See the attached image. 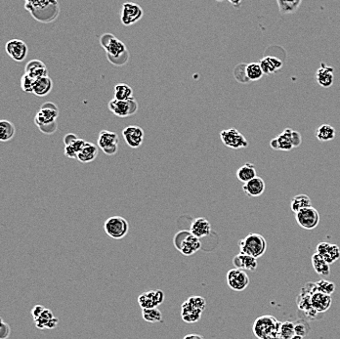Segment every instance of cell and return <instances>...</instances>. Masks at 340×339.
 <instances>
[{
    "mask_svg": "<svg viewBox=\"0 0 340 339\" xmlns=\"http://www.w3.org/2000/svg\"><path fill=\"white\" fill-rule=\"evenodd\" d=\"M25 9L30 12L37 22L50 23L54 22L60 13V5L56 0H27Z\"/></svg>",
    "mask_w": 340,
    "mask_h": 339,
    "instance_id": "1",
    "label": "cell"
},
{
    "mask_svg": "<svg viewBox=\"0 0 340 339\" xmlns=\"http://www.w3.org/2000/svg\"><path fill=\"white\" fill-rule=\"evenodd\" d=\"M100 44L106 51L108 60L114 66H124L127 63L129 59L128 50L125 43L113 34H103L100 37Z\"/></svg>",
    "mask_w": 340,
    "mask_h": 339,
    "instance_id": "2",
    "label": "cell"
},
{
    "mask_svg": "<svg viewBox=\"0 0 340 339\" xmlns=\"http://www.w3.org/2000/svg\"><path fill=\"white\" fill-rule=\"evenodd\" d=\"M59 116V109L53 102L43 104L40 110L35 114L34 124L44 134H53L57 130V118Z\"/></svg>",
    "mask_w": 340,
    "mask_h": 339,
    "instance_id": "3",
    "label": "cell"
},
{
    "mask_svg": "<svg viewBox=\"0 0 340 339\" xmlns=\"http://www.w3.org/2000/svg\"><path fill=\"white\" fill-rule=\"evenodd\" d=\"M281 322L272 315L258 317L252 327L254 335L258 339H269L279 335Z\"/></svg>",
    "mask_w": 340,
    "mask_h": 339,
    "instance_id": "4",
    "label": "cell"
},
{
    "mask_svg": "<svg viewBox=\"0 0 340 339\" xmlns=\"http://www.w3.org/2000/svg\"><path fill=\"white\" fill-rule=\"evenodd\" d=\"M206 307V301L202 296H191L181 305V317L187 324H193L201 320Z\"/></svg>",
    "mask_w": 340,
    "mask_h": 339,
    "instance_id": "5",
    "label": "cell"
},
{
    "mask_svg": "<svg viewBox=\"0 0 340 339\" xmlns=\"http://www.w3.org/2000/svg\"><path fill=\"white\" fill-rule=\"evenodd\" d=\"M240 253L259 258L264 255L267 249V243L265 237L260 234L251 233L238 241Z\"/></svg>",
    "mask_w": 340,
    "mask_h": 339,
    "instance_id": "6",
    "label": "cell"
},
{
    "mask_svg": "<svg viewBox=\"0 0 340 339\" xmlns=\"http://www.w3.org/2000/svg\"><path fill=\"white\" fill-rule=\"evenodd\" d=\"M302 143L301 134L292 128H285L281 134L273 138L270 146L275 151H292L295 148L299 147Z\"/></svg>",
    "mask_w": 340,
    "mask_h": 339,
    "instance_id": "7",
    "label": "cell"
},
{
    "mask_svg": "<svg viewBox=\"0 0 340 339\" xmlns=\"http://www.w3.org/2000/svg\"><path fill=\"white\" fill-rule=\"evenodd\" d=\"M174 246L185 256H191L202 248L201 239L195 237L190 231H180L173 238Z\"/></svg>",
    "mask_w": 340,
    "mask_h": 339,
    "instance_id": "8",
    "label": "cell"
},
{
    "mask_svg": "<svg viewBox=\"0 0 340 339\" xmlns=\"http://www.w3.org/2000/svg\"><path fill=\"white\" fill-rule=\"evenodd\" d=\"M104 230L106 234L113 239H122L128 234L129 224L125 218L116 215L106 220Z\"/></svg>",
    "mask_w": 340,
    "mask_h": 339,
    "instance_id": "9",
    "label": "cell"
},
{
    "mask_svg": "<svg viewBox=\"0 0 340 339\" xmlns=\"http://www.w3.org/2000/svg\"><path fill=\"white\" fill-rule=\"evenodd\" d=\"M219 136H220L222 143L230 149L239 150V149H245L249 146V142L246 139V137L236 128L222 130Z\"/></svg>",
    "mask_w": 340,
    "mask_h": 339,
    "instance_id": "10",
    "label": "cell"
},
{
    "mask_svg": "<svg viewBox=\"0 0 340 339\" xmlns=\"http://www.w3.org/2000/svg\"><path fill=\"white\" fill-rule=\"evenodd\" d=\"M108 108L114 115L118 117H128L137 113L138 103L134 98L126 101H119L113 98L108 104Z\"/></svg>",
    "mask_w": 340,
    "mask_h": 339,
    "instance_id": "11",
    "label": "cell"
},
{
    "mask_svg": "<svg viewBox=\"0 0 340 339\" xmlns=\"http://www.w3.org/2000/svg\"><path fill=\"white\" fill-rule=\"evenodd\" d=\"M295 219L297 224L302 229L313 230L320 224L321 216L317 209L311 206L297 212L295 214Z\"/></svg>",
    "mask_w": 340,
    "mask_h": 339,
    "instance_id": "12",
    "label": "cell"
},
{
    "mask_svg": "<svg viewBox=\"0 0 340 339\" xmlns=\"http://www.w3.org/2000/svg\"><path fill=\"white\" fill-rule=\"evenodd\" d=\"M227 284L228 286L235 292H242L250 284V277L244 270L237 268L231 269L227 273Z\"/></svg>",
    "mask_w": 340,
    "mask_h": 339,
    "instance_id": "13",
    "label": "cell"
},
{
    "mask_svg": "<svg viewBox=\"0 0 340 339\" xmlns=\"http://www.w3.org/2000/svg\"><path fill=\"white\" fill-rule=\"evenodd\" d=\"M118 136L113 131L102 130L98 137V147L108 156H114L118 151Z\"/></svg>",
    "mask_w": 340,
    "mask_h": 339,
    "instance_id": "14",
    "label": "cell"
},
{
    "mask_svg": "<svg viewBox=\"0 0 340 339\" xmlns=\"http://www.w3.org/2000/svg\"><path fill=\"white\" fill-rule=\"evenodd\" d=\"M143 15L144 12L139 4L133 2H126L123 5L120 21L125 27H129L139 22L143 18Z\"/></svg>",
    "mask_w": 340,
    "mask_h": 339,
    "instance_id": "15",
    "label": "cell"
},
{
    "mask_svg": "<svg viewBox=\"0 0 340 339\" xmlns=\"http://www.w3.org/2000/svg\"><path fill=\"white\" fill-rule=\"evenodd\" d=\"M164 300V293L160 289L149 290L139 295L138 302L142 309L158 308Z\"/></svg>",
    "mask_w": 340,
    "mask_h": 339,
    "instance_id": "16",
    "label": "cell"
},
{
    "mask_svg": "<svg viewBox=\"0 0 340 339\" xmlns=\"http://www.w3.org/2000/svg\"><path fill=\"white\" fill-rule=\"evenodd\" d=\"M123 136L125 138L126 144L132 149L141 147L144 141L145 133L144 130L137 125H129L123 130Z\"/></svg>",
    "mask_w": 340,
    "mask_h": 339,
    "instance_id": "17",
    "label": "cell"
},
{
    "mask_svg": "<svg viewBox=\"0 0 340 339\" xmlns=\"http://www.w3.org/2000/svg\"><path fill=\"white\" fill-rule=\"evenodd\" d=\"M6 53L16 62H23L29 53V48L21 39H11L5 45Z\"/></svg>",
    "mask_w": 340,
    "mask_h": 339,
    "instance_id": "18",
    "label": "cell"
},
{
    "mask_svg": "<svg viewBox=\"0 0 340 339\" xmlns=\"http://www.w3.org/2000/svg\"><path fill=\"white\" fill-rule=\"evenodd\" d=\"M317 253L321 255L329 265L340 258V249L338 246L329 243H320L317 246Z\"/></svg>",
    "mask_w": 340,
    "mask_h": 339,
    "instance_id": "19",
    "label": "cell"
},
{
    "mask_svg": "<svg viewBox=\"0 0 340 339\" xmlns=\"http://www.w3.org/2000/svg\"><path fill=\"white\" fill-rule=\"evenodd\" d=\"M333 68L325 63H321L320 68L316 71V80L318 84L324 88H329L334 82Z\"/></svg>",
    "mask_w": 340,
    "mask_h": 339,
    "instance_id": "20",
    "label": "cell"
},
{
    "mask_svg": "<svg viewBox=\"0 0 340 339\" xmlns=\"http://www.w3.org/2000/svg\"><path fill=\"white\" fill-rule=\"evenodd\" d=\"M25 74L34 79H42L48 77V68L42 61L34 59L27 63Z\"/></svg>",
    "mask_w": 340,
    "mask_h": 339,
    "instance_id": "21",
    "label": "cell"
},
{
    "mask_svg": "<svg viewBox=\"0 0 340 339\" xmlns=\"http://www.w3.org/2000/svg\"><path fill=\"white\" fill-rule=\"evenodd\" d=\"M316 286V285H315ZM331 297L329 294L315 290L311 295V305L318 313H325L331 305Z\"/></svg>",
    "mask_w": 340,
    "mask_h": 339,
    "instance_id": "22",
    "label": "cell"
},
{
    "mask_svg": "<svg viewBox=\"0 0 340 339\" xmlns=\"http://www.w3.org/2000/svg\"><path fill=\"white\" fill-rule=\"evenodd\" d=\"M190 232L195 237L201 239L202 237H207L211 233V225L204 217H199L193 219L190 226Z\"/></svg>",
    "mask_w": 340,
    "mask_h": 339,
    "instance_id": "23",
    "label": "cell"
},
{
    "mask_svg": "<svg viewBox=\"0 0 340 339\" xmlns=\"http://www.w3.org/2000/svg\"><path fill=\"white\" fill-rule=\"evenodd\" d=\"M233 264H234L235 268L239 269V270H244V271L247 270V271L254 272L257 269V266H258L257 258L244 254V253H239L238 255H236L233 258Z\"/></svg>",
    "mask_w": 340,
    "mask_h": 339,
    "instance_id": "24",
    "label": "cell"
},
{
    "mask_svg": "<svg viewBox=\"0 0 340 339\" xmlns=\"http://www.w3.org/2000/svg\"><path fill=\"white\" fill-rule=\"evenodd\" d=\"M265 189H266V184L259 176L255 177L254 179L246 183L242 186V191L245 193L252 198L260 197L261 195L265 192Z\"/></svg>",
    "mask_w": 340,
    "mask_h": 339,
    "instance_id": "25",
    "label": "cell"
},
{
    "mask_svg": "<svg viewBox=\"0 0 340 339\" xmlns=\"http://www.w3.org/2000/svg\"><path fill=\"white\" fill-rule=\"evenodd\" d=\"M36 328L39 329H53L56 328L59 324V319L53 315L52 311L45 308L42 314L38 317L36 320H34Z\"/></svg>",
    "mask_w": 340,
    "mask_h": 339,
    "instance_id": "26",
    "label": "cell"
},
{
    "mask_svg": "<svg viewBox=\"0 0 340 339\" xmlns=\"http://www.w3.org/2000/svg\"><path fill=\"white\" fill-rule=\"evenodd\" d=\"M261 68L264 72V75L270 76L273 74H276L281 68H283V61L277 57L266 56L261 59L259 62Z\"/></svg>",
    "mask_w": 340,
    "mask_h": 339,
    "instance_id": "27",
    "label": "cell"
},
{
    "mask_svg": "<svg viewBox=\"0 0 340 339\" xmlns=\"http://www.w3.org/2000/svg\"><path fill=\"white\" fill-rule=\"evenodd\" d=\"M99 153V149L94 145L93 143L87 142L84 148L81 150L79 156H78V160L82 162V163H89L93 160H95Z\"/></svg>",
    "mask_w": 340,
    "mask_h": 339,
    "instance_id": "28",
    "label": "cell"
},
{
    "mask_svg": "<svg viewBox=\"0 0 340 339\" xmlns=\"http://www.w3.org/2000/svg\"><path fill=\"white\" fill-rule=\"evenodd\" d=\"M53 88V81L49 77L36 79L34 87V94L38 97H44L48 95Z\"/></svg>",
    "mask_w": 340,
    "mask_h": 339,
    "instance_id": "29",
    "label": "cell"
},
{
    "mask_svg": "<svg viewBox=\"0 0 340 339\" xmlns=\"http://www.w3.org/2000/svg\"><path fill=\"white\" fill-rule=\"evenodd\" d=\"M255 177H257L256 168H255L254 164L250 163V162L244 164L237 171V178H238V181H240L241 183L246 184L250 180L254 179Z\"/></svg>",
    "mask_w": 340,
    "mask_h": 339,
    "instance_id": "30",
    "label": "cell"
},
{
    "mask_svg": "<svg viewBox=\"0 0 340 339\" xmlns=\"http://www.w3.org/2000/svg\"><path fill=\"white\" fill-rule=\"evenodd\" d=\"M311 261H312V266L318 275L325 276V277L329 276L330 267H329V263L325 260L321 255H319L317 252L312 255Z\"/></svg>",
    "mask_w": 340,
    "mask_h": 339,
    "instance_id": "31",
    "label": "cell"
},
{
    "mask_svg": "<svg viewBox=\"0 0 340 339\" xmlns=\"http://www.w3.org/2000/svg\"><path fill=\"white\" fill-rule=\"evenodd\" d=\"M312 206L311 199L307 195H297L292 200L290 209L295 214L302 209Z\"/></svg>",
    "mask_w": 340,
    "mask_h": 339,
    "instance_id": "32",
    "label": "cell"
},
{
    "mask_svg": "<svg viewBox=\"0 0 340 339\" xmlns=\"http://www.w3.org/2000/svg\"><path fill=\"white\" fill-rule=\"evenodd\" d=\"M336 131L333 126L330 125H322L318 127L316 137L321 142H329L335 138Z\"/></svg>",
    "mask_w": 340,
    "mask_h": 339,
    "instance_id": "33",
    "label": "cell"
},
{
    "mask_svg": "<svg viewBox=\"0 0 340 339\" xmlns=\"http://www.w3.org/2000/svg\"><path fill=\"white\" fill-rule=\"evenodd\" d=\"M16 134V127L11 122L2 119L0 122V140L1 142H8Z\"/></svg>",
    "mask_w": 340,
    "mask_h": 339,
    "instance_id": "34",
    "label": "cell"
},
{
    "mask_svg": "<svg viewBox=\"0 0 340 339\" xmlns=\"http://www.w3.org/2000/svg\"><path fill=\"white\" fill-rule=\"evenodd\" d=\"M133 97V90L132 88L126 83H117L114 86V99L119 101H126L132 99Z\"/></svg>",
    "mask_w": 340,
    "mask_h": 339,
    "instance_id": "35",
    "label": "cell"
},
{
    "mask_svg": "<svg viewBox=\"0 0 340 339\" xmlns=\"http://www.w3.org/2000/svg\"><path fill=\"white\" fill-rule=\"evenodd\" d=\"M301 0H294V1H285V0H278L277 4L279 6L280 13L283 15L294 14L298 10L299 6L301 5Z\"/></svg>",
    "mask_w": 340,
    "mask_h": 339,
    "instance_id": "36",
    "label": "cell"
},
{
    "mask_svg": "<svg viewBox=\"0 0 340 339\" xmlns=\"http://www.w3.org/2000/svg\"><path fill=\"white\" fill-rule=\"evenodd\" d=\"M86 141H84L83 139H78L72 145L70 146H66L65 147V156L68 158H78V156L81 152V150L84 148L86 145Z\"/></svg>",
    "mask_w": 340,
    "mask_h": 339,
    "instance_id": "37",
    "label": "cell"
},
{
    "mask_svg": "<svg viewBox=\"0 0 340 339\" xmlns=\"http://www.w3.org/2000/svg\"><path fill=\"white\" fill-rule=\"evenodd\" d=\"M142 317L148 323L157 324L162 322V314L158 308L142 309Z\"/></svg>",
    "mask_w": 340,
    "mask_h": 339,
    "instance_id": "38",
    "label": "cell"
},
{
    "mask_svg": "<svg viewBox=\"0 0 340 339\" xmlns=\"http://www.w3.org/2000/svg\"><path fill=\"white\" fill-rule=\"evenodd\" d=\"M247 74L250 81H257L262 79L264 72L261 68L259 63H250L247 66Z\"/></svg>",
    "mask_w": 340,
    "mask_h": 339,
    "instance_id": "39",
    "label": "cell"
},
{
    "mask_svg": "<svg viewBox=\"0 0 340 339\" xmlns=\"http://www.w3.org/2000/svg\"><path fill=\"white\" fill-rule=\"evenodd\" d=\"M247 66H248V64L240 63V64H238L236 68H234L233 75H234V78L238 81V83L246 84V83H250V79L248 78V74H247Z\"/></svg>",
    "mask_w": 340,
    "mask_h": 339,
    "instance_id": "40",
    "label": "cell"
},
{
    "mask_svg": "<svg viewBox=\"0 0 340 339\" xmlns=\"http://www.w3.org/2000/svg\"><path fill=\"white\" fill-rule=\"evenodd\" d=\"M295 334V324L293 322L286 321L281 324L279 336L281 339H290Z\"/></svg>",
    "mask_w": 340,
    "mask_h": 339,
    "instance_id": "41",
    "label": "cell"
},
{
    "mask_svg": "<svg viewBox=\"0 0 340 339\" xmlns=\"http://www.w3.org/2000/svg\"><path fill=\"white\" fill-rule=\"evenodd\" d=\"M316 285V290L323 293V294H333L335 290V284L329 281L326 280H321L318 283H315Z\"/></svg>",
    "mask_w": 340,
    "mask_h": 339,
    "instance_id": "42",
    "label": "cell"
},
{
    "mask_svg": "<svg viewBox=\"0 0 340 339\" xmlns=\"http://www.w3.org/2000/svg\"><path fill=\"white\" fill-rule=\"evenodd\" d=\"M36 79L31 78L27 74H23L21 79V88L25 93H33L34 94V87Z\"/></svg>",
    "mask_w": 340,
    "mask_h": 339,
    "instance_id": "43",
    "label": "cell"
},
{
    "mask_svg": "<svg viewBox=\"0 0 340 339\" xmlns=\"http://www.w3.org/2000/svg\"><path fill=\"white\" fill-rule=\"evenodd\" d=\"M309 330H310L309 326L304 322H298V323L295 324V334H297V335H300V336L304 337L307 333L309 332Z\"/></svg>",
    "mask_w": 340,
    "mask_h": 339,
    "instance_id": "44",
    "label": "cell"
},
{
    "mask_svg": "<svg viewBox=\"0 0 340 339\" xmlns=\"http://www.w3.org/2000/svg\"><path fill=\"white\" fill-rule=\"evenodd\" d=\"M10 335V327L1 320V329H0V339H7Z\"/></svg>",
    "mask_w": 340,
    "mask_h": 339,
    "instance_id": "45",
    "label": "cell"
},
{
    "mask_svg": "<svg viewBox=\"0 0 340 339\" xmlns=\"http://www.w3.org/2000/svg\"><path fill=\"white\" fill-rule=\"evenodd\" d=\"M78 139H79V137L76 135V134H74V133H68V134L65 136V138H64V144H65V147H66V146H70V145H72Z\"/></svg>",
    "mask_w": 340,
    "mask_h": 339,
    "instance_id": "46",
    "label": "cell"
},
{
    "mask_svg": "<svg viewBox=\"0 0 340 339\" xmlns=\"http://www.w3.org/2000/svg\"><path fill=\"white\" fill-rule=\"evenodd\" d=\"M44 309H45V307H43V306H34V308L32 309V311H31V314H32V317L34 318V320H36L38 317L40 316L42 314V312L44 311Z\"/></svg>",
    "mask_w": 340,
    "mask_h": 339,
    "instance_id": "47",
    "label": "cell"
},
{
    "mask_svg": "<svg viewBox=\"0 0 340 339\" xmlns=\"http://www.w3.org/2000/svg\"><path fill=\"white\" fill-rule=\"evenodd\" d=\"M183 339H204V337L199 334H188Z\"/></svg>",
    "mask_w": 340,
    "mask_h": 339,
    "instance_id": "48",
    "label": "cell"
},
{
    "mask_svg": "<svg viewBox=\"0 0 340 339\" xmlns=\"http://www.w3.org/2000/svg\"><path fill=\"white\" fill-rule=\"evenodd\" d=\"M290 339H303V337L302 336H300V335H297V334H295L293 337Z\"/></svg>",
    "mask_w": 340,
    "mask_h": 339,
    "instance_id": "49",
    "label": "cell"
},
{
    "mask_svg": "<svg viewBox=\"0 0 340 339\" xmlns=\"http://www.w3.org/2000/svg\"><path fill=\"white\" fill-rule=\"evenodd\" d=\"M269 339H281V338H280V336H279V335H277V336H273V337H271V338Z\"/></svg>",
    "mask_w": 340,
    "mask_h": 339,
    "instance_id": "50",
    "label": "cell"
}]
</instances>
